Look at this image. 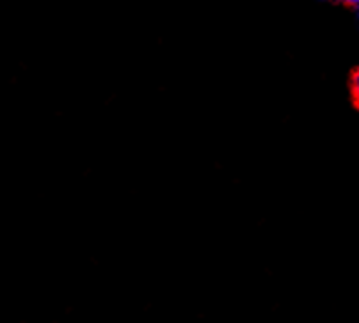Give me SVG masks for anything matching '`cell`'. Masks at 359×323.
Returning a JSON list of instances; mask_svg holds the SVG:
<instances>
[{"label":"cell","mask_w":359,"mask_h":323,"mask_svg":"<svg viewBox=\"0 0 359 323\" xmlns=\"http://www.w3.org/2000/svg\"><path fill=\"white\" fill-rule=\"evenodd\" d=\"M351 92H352V98H354V102L359 105V68L352 73Z\"/></svg>","instance_id":"cell-1"},{"label":"cell","mask_w":359,"mask_h":323,"mask_svg":"<svg viewBox=\"0 0 359 323\" xmlns=\"http://www.w3.org/2000/svg\"><path fill=\"white\" fill-rule=\"evenodd\" d=\"M344 2H347V4H348V6H354V8H355V9H358V8H359V0H344Z\"/></svg>","instance_id":"cell-2"},{"label":"cell","mask_w":359,"mask_h":323,"mask_svg":"<svg viewBox=\"0 0 359 323\" xmlns=\"http://www.w3.org/2000/svg\"><path fill=\"white\" fill-rule=\"evenodd\" d=\"M358 16H359V8H358Z\"/></svg>","instance_id":"cell-3"}]
</instances>
